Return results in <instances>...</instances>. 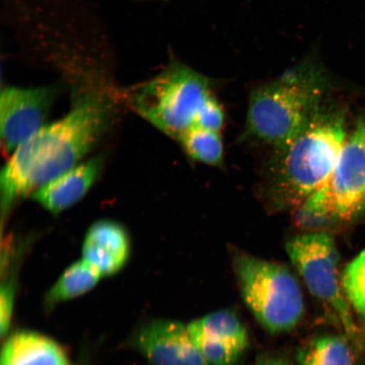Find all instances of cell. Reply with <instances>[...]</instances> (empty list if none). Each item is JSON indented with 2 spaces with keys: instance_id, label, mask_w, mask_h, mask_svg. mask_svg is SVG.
Masks as SVG:
<instances>
[{
  "instance_id": "cell-4",
  "label": "cell",
  "mask_w": 365,
  "mask_h": 365,
  "mask_svg": "<svg viewBox=\"0 0 365 365\" xmlns=\"http://www.w3.org/2000/svg\"><path fill=\"white\" fill-rule=\"evenodd\" d=\"M232 264L242 298L264 330L279 334L299 325L304 294L289 267L245 253L237 254Z\"/></svg>"
},
{
  "instance_id": "cell-9",
  "label": "cell",
  "mask_w": 365,
  "mask_h": 365,
  "mask_svg": "<svg viewBox=\"0 0 365 365\" xmlns=\"http://www.w3.org/2000/svg\"><path fill=\"white\" fill-rule=\"evenodd\" d=\"M136 348L153 365H210L188 326L173 321L150 322L135 336Z\"/></svg>"
},
{
  "instance_id": "cell-18",
  "label": "cell",
  "mask_w": 365,
  "mask_h": 365,
  "mask_svg": "<svg viewBox=\"0 0 365 365\" xmlns=\"http://www.w3.org/2000/svg\"><path fill=\"white\" fill-rule=\"evenodd\" d=\"M210 365H236L245 350L235 345L205 336H192Z\"/></svg>"
},
{
  "instance_id": "cell-6",
  "label": "cell",
  "mask_w": 365,
  "mask_h": 365,
  "mask_svg": "<svg viewBox=\"0 0 365 365\" xmlns=\"http://www.w3.org/2000/svg\"><path fill=\"white\" fill-rule=\"evenodd\" d=\"M286 252L309 293L331 310L349 339H356L358 328L342 289L339 251L330 232H302L287 242Z\"/></svg>"
},
{
  "instance_id": "cell-17",
  "label": "cell",
  "mask_w": 365,
  "mask_h": 365,
  "mask_svg": "<svg viewBox=\"0 0 365 365\" xmlns=\"http://www.w3.org/2000/svg\"><path fill=\"white\" fill-rule=\"evenodd\" d=\"M341 277L351 308L365 323V249L346 267Z\"/></svg>"
},
{
  "instance_id": "cell-8",
  "label": "cell",
  "mask_w": 365,
  "mask_h": 365,
  "mask_svg": "<svg viewBox=\"0 0 365 365\" xmlns=\"http://www.w3.org/2000/svg\"><path fill=\"white\" fill-rule=\"evenodd\" d=\"M48 88H6L0 98V137L3 152L10 155L43 126L53 102Z\"/></svg>"
},
{
  "instance_id": "cell-19",
  "label": "cell",
  "mask_w": 365,
  "mask_h": 365,
  "mask_svg": "<svg viewBox=\"0 0 365 365\" xmlns=\"http://www.w3.org/2000/svg\"><path fill=\"white\" fill-rule=\"evenodd\" d=\"M225 123V110L215 96L212 94L200 109L194 127L221 131Z\"/></svg>"
},
{
  "instance_id": "cell-21",
  "label": "cell",
  "mask_w": 365,
  "mask_h": 365,
  "mask_svg": "<svg viewBox=\"0 0 365 365\" xmlns=\"http://www.w3.org/2000/svg\"><path fill=\"white\" fill-rule=\"evenodd\" d=\"M255 365H293L284 356L278 354H264L258 358Z\"/></svg>"
},
{
  "instance_id": "cell-15",
  "label": "cell",
  "mask_w": 365,
  "mask_h": 365,
  "mask_svg": "<svg viewBox=\"0 0 365 365\" xmlns=\"http://www.w3.org/2000/svg\"><path fill=\"white\" fill-rule=\"evenodd\" d=\"M101 277L97 269L82 259L68 267L58 278L46 297V304L53 307L63 301L77 298L93 289Z\"/></svg>"
},
{
  "instance_id": "cell-14",
  "label": "cell",
  "mask_w": 365,
  "mask_h": 365,
  "mask_svg": "<svg viewBox=\"0 0 365 365\" xmlns=\"http://www.w3.org/2000/svg\"><path fill=\"white\" fill-rule=\"evenodd\" d=\"M299 365H356L349 341L339 335H322L304 342L296 353Z\"/></svg>"
},
{
  "instance_id": "cell-20",
  "label": "cell",
  "mask_w": 365,
  "mask_h": 365,
  "mask_svg": "<svg viewBox=\"0 0 365 365\" xmlns=\"http://www.w3.org/2000/svg\"><path fill=\"white\" fill-rule=\"evenodd\" d=\"M15 299V289L13 284H3L0 291V331L1 336L6 334L10 329Z\"/></svg>"
},
{
  "instance_id": "cell-11",
  "label": "cell",
  "mask_w": 365,
  "mask_h": 365,
  "mask_svg": "<svg viewBox=\"0 0 365 365\" xmlns=\"http://www.w3.org/2000/svg\"><path fill=\"white\" fill-rule=\"evenodd\" d=\"M101 170V160L91 159L56 178L31 195L45 210L58 215L88 194Z\"/></svg>"
},
{
  "instance_id": "cell-10",
  "label": "cell",
  "mask_w": 365,
  "mask_h": 365,
  "mask_svg": "<svg viewBox=\"0 0 365 365\" xmlns=\"http://www.w3.org/2000/svg\"><path fill=\"white\" fill-rule=\"evenodd\" d=\"M130 242L120 223L100 220L91 225L82 245V259L103 276L120 272L129 259Z\"/></svg>"
},
{
  "instance_id": "cell-5",
  "label": "cell",
  "mask_w": 365,
  "mask_h": 365,
  "mask_svg": "<svg viewBox=\"0 0 365 365\" xmlns=\"http://www.w3.org/2000/svg\"><path fill=\"white\" fill-rule=\"evenodd\" d=\"M212 94L207 77L175 63L153 79L132 89V108L168 136L179 140L193 128L204 103Z\"/></svg>"
},
{
  "instance_id": "cell-1",
  "label": "cell",
  "mask_w": 365,
  "mask_h": 365,
  "mask_svg": "<svg viewBox=\"0 0 365 365\" xmlns=\"http://www.w3.org/2000/svg\"><path fill=\"white\" fill-rule=\"evenodd\" d=\"M111 122V108L98 95L82 96L61 120L45 125L9 158L0 177L3 215L18 200L78 165Z\"/></svg>"
},
{
  "instance_id": "cell-3",
  "label": "cell",
  "mask_w": 365,
  "mask_h": 365,
  "mask_svg": "<svg viewBox=\"0 0 365 365\" xmlns=\"http://www.w3.org/2000/svg\"><path fill=\"white\" fill-rule=\"evenodd\" d=\"M327 86L318 63L305 61L259 86L250 95L246 134L275 149L284 147L316 115Z\"/></svg>"
},
{
  "instance_id": "cell-7",
  "label": "cell",
  "mask_w": 365,
  "mask_h": 365,
  "mask_svg": "<svg viewBox=\"0 0 365 365\" xmlns=\"http://www.w3.org/2000/svg\"><path fill=\"white\" fill-rule=\"evenodd\" d=\"M308 202L329 225L352 221L365 207V115L346 136L327 184Z\"/></svg>"
},
{
  "instance_id": "cell-2",
  "label": "cell",
  "mask_w": 365,
  "mask_h": 365,
  "mask_svg": "<svg viewBox=\"0 0 365 365\" xmlns=\"http://www.w3.org/2000/svg\"><path fill=\"white\" fill-rule=\"evenodd\" d=\"M346 136L344 113L323 103L294 139L277 149L267 190L272 205L294 210L325 185Z\"/></svg>"
},
{
  "instance_id": "cell-13",
  "label": "cell",
  "mask_w": 365,
  "mask_h": 365,
  "mask_svg": "<svg viewBox=\"0 0 365 365\" xmlns=\"http://www.w3.org/2000/svg\"><path fill=\"white\" fill-rule=\"evenodd\" d=\"M188 329L192 336H205L227 342L245 350L249 334L244 323L232 310L223 309L210 313L190 322Z\"/></svg>"
},
{
  "instance_id": "cell-16",
  "label": "cell",
  "mask_w": 365,
  "mask_h": 365,
  "mask_svg": "<svg viewBox=\"0 0 365 365\" xmlns=\"http://www.w3.org/2000/svg\"><path fill=\"white\" fill-rule=\"evenodd\" d=\"M190 158L209 166H219L223 161L225 147L220 131L193 127L179 140Z\"/></svg>"
},
{
  "instance_id": "cell-12",
  "label": "cell",
  "mask_w": 365,
  "mask_h": 365,
  "mask_svg": "<svg viewBox=\"0 0 365 365\" xmlns=\"http://www.w3.org/2000/svg\"><path fill=\"white\" fill-rule=\"evenodd\" d=\"M0 365H72L65 350L47 336L31 331L13 334L3 346Z\"/></svg>"
}]
</instances>
